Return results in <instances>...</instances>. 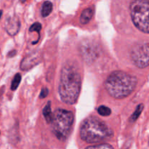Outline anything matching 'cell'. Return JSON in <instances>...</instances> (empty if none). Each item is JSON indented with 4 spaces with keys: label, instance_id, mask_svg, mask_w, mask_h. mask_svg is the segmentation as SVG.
Here are the masks:
<instances>
[{
    "label": "cell",
    "instance_id": "16",
    "mask_svg": "<svg viewBox=\"0 0 149 149\" xmlns=\"http://www.w3.org/2000/svg\"><path fill=\"white\" fill-rule=\"evenodd\" d=\"M86 149H114L113 146L108 143H103L99 144V145L91 146L87 147Z\"/></svg>",
    "mask_w": 149,
    "mask_h": 149
},
{
    "label": "cell",
    "instance_id": "13",
    "mask_svg": "<svg viewBox=\"0 0 149 149\" xmlns=\"http://www.w3.org/2000/svg\"><path fill=\"white\" fill-rule=\"evenodd\" d=\"M143 109V104H140V105H138V106H137V108H136V109H135V112L132 113V116H131V117H130V122H134L138 119V117L140 116L141 113H142Z\"/></svg>",
    "mask_w": 149,
    "mask_h": 149
},
{
    "label": "cell",
    "instance_id": "8",
    "mask_svg": "<svg viewBox=\"0 0 149 149\" xmlns=\"http://www.w3.org/2000/svg\"><path fill=\"white\" fill-rule=\"evenodd\" d=\"M40 55L39 52H32L27 56L25 57L20 63V68L23 71L31 69L33 66L36 65L40 62Z\"/></svg>",
    "mask_w": 149,
    "mask_h": 149
},
{
    "label": "cell",
    "instance_id": "14",
    "mask_svg": "<svg viewBox=\"0 0 149 149\" xmlns=\"http://www.w3.org/2000/svg\"><path fill=\"white\" fill-rule=\"evenodd\" d=\"M20 80H21V76L20 74H17L13 78V81H12L11 84V90L13 91L15 90L18 87L19 84H20Z\"/></svg>",
    "mask_w": 149,
    "mask_h": 149
},
{
    "label": "cell",
    "instance_id": "15",
    "mask_svg": "<svg viewBox=\"0 0 149 149\" xmlns=\"http://www.w3.org/2000/svg\"><path fill=\"white\" fill-rule=\"evenodd\" d=\"M97 113L103 116H108L111 113V110L105 106H101L97 109Z\"/></svg>",
    "mask_w": 149,
    "mask_h": 149
},
{
    "label": "cell",
    "instance_id": "1",
    "mask_svg": "<svg viewBox=\"0 0 149 149\" xmlns=\"http://www.w3.org/2000/svg\"><path fill=\"white\" fill-rule=\"evenodd\" d=\"M81 90V77L77 68L71 63L62 68L59 84L61 98L67 104H74L79 98Z\"/></svg>",
    "mask_w": 149,
    "mask_h": 149
},
{
    "label": "cell",
    "instance_id": "21",
    "mask_svg": "<svg viewBox=\"0 0 149 149\" xmlns=\"http://www.w3.org/2000/svg\"><path fill=\"white\" fill-rule=\"evenodd\" d=\"M25 1H26V0H21V1H22V2H24Z\"/></svg>",
    "mask_w": 149,
    "mask_h": 149
},
{
    "label": "cell",
    "instance_id": "18",
    "mask_svg": "<svg viewBox=\"0 0 149 149\" xmlns=\"http://www.w3.org/2000/svg\"><path fill=\"white\" fill-rule=\"evenodd\" d=\"M48 93H49L48 89L46 88V87H45V88L42 89V91H41V93H40V95H39V97H40L41 98H45V97H46L47 96Z\"/></svg>",
    "mask_w": 149,
    "mask_h": 149
},
{
    "label": "cell",
    "instance_id": "4",
    "mask_svg": "<svg viewBox=\"0 0 149 149\" xmlns=\"http://www.w3.org/2000/svg\"><path fill=\"white\" fill-rule=\"evenodd\" d=\"M74 123V114L64 109H57L53 113L51 128L54 135L59 140L66 139Z\"/></svg>",
    "mask_w": 149,
    "mask_h": 149
},
{
    "label": "cell",
    "instance_id": "6",
    "mask_svg": "<svg viewBox=\"0 0 149 149\" xmlns=\"http://www.w3.org/2000/svg\"><path fill=\"white\" fill-rule=\"evenodd\" d=\"M131 59L138 68L149 66V43L135 45L131 50Z\"/></svg>",
    "mask_w": 149,
    "mask_h": 149
},
{
    "label": "cell",
    "instance_id": "19",
    "mask_svg": "<svg viewBox=\"0 0 149 149\" xmlns=\"http://www.w3.org/2000/svg\"><path fill=\"white\" fill-rule=\"evenodd\" d=\"M16 54V51L15 50H13L11 51V52H10V53L8 54V56H10V57H13Z\"/></svg>",
    "mask_w": 149,
    "mask_h": 149
},
{
    "label": "cell",
    "instance_id": "3",
    "mask_svg": "<svg viewBox=\"0 0 149 149\" xmlns=\"http://www.w3.org/2000/svg\"><path fill=\"white\" fill-rule=\"evenodd\" d=\"M113 135V131L100 119L90 116L81 124L80 137L89 143L101 142Z\"/></svg>",
    "mask_w": 149,
    "mask_h": 149
},
{
    "label": "cell",
    "instance_id": "11",
    "mask_svg": "<svg viewBox=\"0 0 149 149\" xmlns=\"http://www.w3.org/2000/svg\"><path fill=\"white\" fill-rule=\"evenodd\" d=\"M43 115H44V117H45V119H46L47 122V123H51L53 114L52 113V110H51L50 101H48L46 106H45V108H44Z\"/></svg>",
    "mask_w": 149,
    "mask_h": 149
},
{
    "label": "cell",
    "instance_id": "12",
    "mask_svg": "<svg viewBox=\"0 0 149 149\" xmlns=\"http://www.w3.org/2000/svg\"><path fill=\"white\" fill-rule=\"evenodd\" d=\"M52 10V4L49 1L44 2L42 8V15L43 17H47Z\"/></svg>",
    "mask_w": 149,
    "mask_h": 149
},
{
    "label": "cell",
    "instance_id": "5",
    "mask_svg": "<svg viewBox=\"0 0 149 149\" xmlns=\"http://www.w3.org/2000/svg\"><path fill=\"white\" fill-rule=\"evenodd\" d=\"M130 10L135 26L141 31L149 33V0H132Z\"/></svg>",
    "mask_w": 149,
    "mask_h": 149
},
{
    "label": "cell",
    "instance_id": "17",
    "mask_svg": "<svg viewBox=\"0 0 149 149\" xmlns=\"http://www.w3.org/2000/svg\"><path fill=\"white\" fill-rule=\"evenodd\" d=\"M41 28H42V26H41L40 23H38V22H36V23H33V25H31L29 31H36L38 33V34H39V36L40 37Z\"/></svg>",
    "mask_w": 149,
    "mask_h": 149
},
{
    "label": "cell",
    "instance_id": "7",
    "mask_svg": "<svg viewBox=\"0 0 149 149\" xmlns=\"http://www.w3.org/2000/svg\"><path fill=\"white\" fill-rule=\"evenodd\" d=\"M98 47L91 41L86 40L80 47L81 56L85 62L92 63L98 56Z\"/></svg>",
    "mask_w": 149,
    "mask_h": 149
},
{
    "label": "cell",
    "instance_id": "2",
    "mask_svg": "<svg viewBox=\"0 0 149 149\" xmlns=\"http://www.w3.org/2000/svg\"><path fill=\"white\" fill-rule=\"evenodd\" d=\"M138 83L136 77L121 71H113L106 79L105 87L111 97L122 99L129 96Z\"/></svg>",
    "mask_w": 149,
    "mask_h": 149
},
{
    "label": "cell",
    "instance_id": "10",
    "mask_svg": "<svg viewBox=\"0 0 149 149\" xmlns=\"http://www.w3.org/2000/svg\"><path fill=\"white\" fill-rule=\"evenodd\" d=\"M93 15V10L91 8H87L83 10L80 16V23L81 24H87L92 19Z\"/></svg>",
    "mask_w": 149,
    "mask_h": 149
},
{
    "label": "cell",
    "instance_id": "9",
    "mask_svg": "<svg viewBox=\"0 0 149 149\" xmlns=\"http://www.w3.org/2000/svg\"><path fill=\"white\" fill-rule=\"evenodd\" d=\"M20 22L17 17H10L6 20L5 29L10 36H15L20 30Z\"/></svg>",
    "mask_w": 149,
    "mask_h": 149
},
{
    "label": "cell",
    "instance_id": "20",
    "mask_svg": "<svg viewBox=\"0 0 149 149\" xmlns=\"http://www.w3.org/2000/svg\"><path fill=\"white\" fill-rule=\"evenodd\" d=\"M1 15H2V11H1V10H0V19H1Z\"/></svg>",
    "mask_w": 149,
    "mask_h": 149
}]
</instances>
